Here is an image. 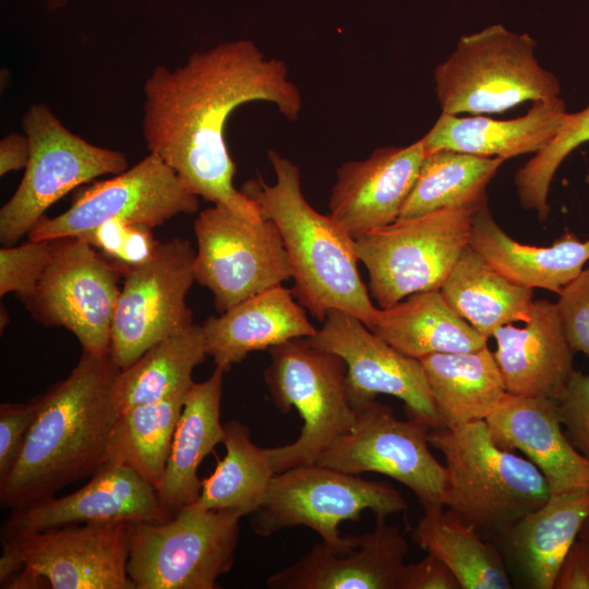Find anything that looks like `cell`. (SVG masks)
Returning a JSON list of instances; mask_svg holds the SVG:
<instances>
[{
	"label": "cell",
	"instance_id": "6da1fadb",
	"mask_svg": "<svg viewBox=\"0 0 589 589\" xmlns=\"http://www.w3.org/2000/svg\"><path fill=\"white\" fill-rule=\"evenodd\" d=\"M142 133L158 156L199 197L259 221V207L233 184L236 165L225 139L226 123L239 106L267 101L289 120L302 97L284 61L265 58L251 39L220 43L193 52L169 69L154 68L143 85Z\"/></svg>",
	"mask_w": 589,
	"mask_h": 589
},
{
	"label": "cell",
	"instance_id": "7a4b0ae2",
	"mask_svg": "<svg viewBox=\"0 0 589 589\" xmlns=\"http://www.w3.org/2000/svg\"><path fill=\"white\" fill-rule=\"evenodd\" d=\"M110 354L82 351L69 376L35 397L37 411L20 454L0 479V506L16 509L92 477L106 461L119 417Z\"/></svg>",
	"mask_w": 589,
	"mask_h": 589
},
{
	"label": "cell",
	"instance_id": "3957f363",
	"mask_svg": "<svg viewBox=\"0 0 589 589\" xmlns=\"http://www.w3.org/2000/svg\"><path fill=\"white\" fill-rule=\"evenodd\" d=\"M267 156L275 182L266 183L259 176L241 191L256 204L262 218L277 226L291 265L294 298L321 322L329 311L339 310L370 328L378 308L361 279L354 239L308 203L296 164L276 151Z\"/></svg>",
	"mask_w": 589,
	"mask_h": 589
},
{
	"label": "cell",
	"instance_id": "277c9868",
	"mask_svg": "<svg viewBox=\"0 0 589 589\" xmlns=\"http://www.w3.org/2000/svg\"><path fill=\"white\" fill-rule=\"evenodd\" d=\"M428 438L445 457L444 507L477 528L503 531L551 495L537 466L500 447L485 420L433 429Z\"/></svg>",
	"mask_w": 589,
	"mask_h": 589
},
{
	"label": "cell",
	"instance_id": "5b68a950",
	"mask_svg": "<svg viewBox=\"0 0 589 589\" xmlns=\"http://www.w3.org/2000/svg\"><path fill=\"white\" fill-rule=\"evenodd\" d=\"M536 41L502 25L461 36L434 70L443 113H502L526 101L560 97L557 77L536 58Z\"/></svg>",
	"mask_w": 589,
	"mask_h": 589
},
{
	"label": "cell",
	"instance_id": "8992f818",
	"mask_svg": "<svg viewBox=\"0 0 589 589\" xmlns=\"http://www.w3.org/2000/svg\"><path fill=\"white\" fill-rule=\"evenodd\" d=\"M271 362L264 378L277 409L291 408L303 424L291 444L267 448L274 472L314 464L354 424L356 412L345 387L347 365L308 337L294 338L268 349Z\"/></svg>",
	"mask_w": 589,
	"mask_h": 589
},
{
	"label": "cell",
	"instance_id": "52a82bcc",
	"mask_svg": "<svg viewBox=\"0 0 589 589\" xmlns=\"http://www.w3.org/2000/svg\"><path fill=\"white\" fill-rule=\"evenodd\" d=\"M242 516L191 504L165 521H130L128 575L135 589H216L232 568Z\"/></svg>",
	"mask_w": 589,
	"mask_h": 589
},
{
	"label": "cell",
	"instance_id": "ba28073f",
	"mask_svg": "<svg viewBox=\"0 0 589 589\" xmlns=\"http://www.w3.org/2000/svg\"><path fill=\"white\" fill-rule=\"evenodd\" d=\"M474 209L447 208L394 223L354 239L371 296L389 308L416 292L441 289L470 244Z\"/></svg>",
	"mask_w": 589,
	"mask_h": 589
},
{
	"label": "cell",
	"instance_id": "9c48e42d",
	"mask_svg": "<svg viewBox=\"0 0 589 589\" xmlns=\"http://www.w3.org/2000/svg\"><path fill=\"white\" fill-rule=\"evenodd\" d=\"M31 155L17 189L0 209V242L16 244L46 211L74 188L129 169L122 152L94 145L72 133L46 104L22 118Z\"/></svg>",
	"mask_w": 589,
	"mask_h": 589
},
{
	"label": "cell",
	"instance_id": "30bf717a",
	"mask_svg": "<svg viewBox=\"0 0 589 589\" xmlns=\"http://www.w3.org/2000/svg\"><path fill=\"white\" fill-rule=\"evenodd\" d=\"M407 507L401 493L386 482L314 462L275 473L262 504L249 517L261 537L305 526L322 541L335 543L344 520H357L363 510H371L376 522L385 521Z\"/></svg>",
	"mask_w": 589,
	"mask_h": 589
},
{
	"label": "cell",
	"instance_id": "8fae6325",
	"mask_svg": "<svg viewBox=\"0 0 589 589\" xmlns=\"http://www.w3.org/2000/svg\"><path fill=\"white\" fill-rule=\"evenodd\" d=\"M52 240L51 261L35 292L22 302L37 322L71 332L82 351L109 354L118 281L124 273L77 236Z\"/></svg>",
	"mask_w": 589,
	"mask_h": 589
},
{
	"label": "cell",
	"instance_id": "7c38bea8",
	"mask_svg": "<svg viewBox=\"0 0 589 589\" xmlns=\"http://www.w3.org/2000/svg\"><path fill=\"white\" fill-rule=\"evenodd\" d=\"M193 228L195 281L212 291L219 313L292 277L281 236L271 219L251 221L214 205L199 214Z\"/></svg>",
	"mask_w": 589,
	"mask_h": 589
},
{
	"label": "cell",
	"instance_id": "4fadbf2b",
	"mask_svg": "<svg viewBox=\"0 0 589 589\" xmlns=\"http://www.w3.org/2000/svg\"><path fill=\"white\" fill-rule=\"evenodd\" d=\"M22 569L1 588L135 589L127 521L88 522L1 539Z\"/></svg>",
	"mask_w": 589,
	"mask_h": 589
},
{
	"label": "cell",
	"instance_id": "5bb4252c",
	"mask_svg": "<svg viewBox=\"0 0 589 589\" xmlns=\"http://www.w3.org/2000/svg\"><path fill=\"white\" fill-rule=\"evenodd\" d=\"M194 260L191 242L172 238L159 242L149 261L123 275L109 351L120 370L155 344L193 324L187 294L195 281Z\"/></svg>",
	"mask_w": 589,
	"mask_h": 589
},
{
	"label": "cell",
	"instance_id": "9a60e30c",
	"mask_svg": "<svg viewBox=\"0 0 589 589\" xmlns=\"http://www.w3.org/2000/svg\"><path fill=\"white\" fill-rule=\"evenodd\" d=\"M353 426L339 436L317 464L347 473L375 472L412 491L423 509L444 506L446 468L432 455L425 423L400 420L376 399L354 409Z\"/></svg>",
	"mask_w": 589,
	"mask_h": 589
},
{
	"label": "cell",
	"instance_id": "2e32d148",
	"mask_svg": "<svg viewBox=\"0 0 589 589\" xmlns=\"http://www.w3.org/2000/svg\"><path fill=\"white\" fill-rule=\"evenodd\" d=\"M199 196L158 156L148 154L116 177L79 192L68 211L44 216L28 232V240L81 235L107 220L121 219L151 228L199 211Z\"/></svg>",
	"mask_w": 589,
	"mask_h": 589
},
{
	"label": "cell",
	"instance_id": "e0dca14e",
	"mask_svg": "<svg viewBox=\"0 0 589 589\" xmlns=\"http://www.w3.org/2000/svg\"><path fill=\"white\" fill-rule=\"evenodd\" d=\"M308 338L345 361L346 394L353 409L380 394L390 395L404 401L409 418L432 430L442 428L421 361L395 349L360 318L332 310L315 336Z\"/></svg>",
	"mask_w": 589,
	"mask_h": 589
},
{
	"label": "cell",
	"instance_id": "ac0fdd59",
	"mask_svg": "<svg viewBox=\"0 0 589 589\" xmlns=\"http://www.w3.org/2000/svg\"><path fill=\"white\" fill-rule=\"evenodd\" d=\"M173 515L155 486L137 472L106 462L77 491L12 509L2 525L1 539L88 522H159Z\"/></svg>",
	"mask_w": 589,
	"mask_h": 589
},
{
	"label": "cell",
	"instance_id": "d6986e66",
	"mask_svg": "<svg viewBox=\"0 0 589 589\" xmlns=\"http://www.w3.org/2000/svg\"><path fill=\"white\" fill-rule=\"evenodd\" d=\"M408 542L385 521L374 530L322 541L267 579L271 589H398Z\"/></svg>",
	"mask_w": 589,
	"mask_h": 589
},
{
	"label": "cell",
	"instance_id": "ffe728a7",
	"mask_svg": "<svg viewBox=\"0 0 589 589\" xmlns=\"http://www.w3.org/2000/svg\"><path fill=\"white\" fill-rule=\"evenodd\" d=\"M425 156L421 139L407 146H386L363 160L337 169L329 216L357 239L398 219Z\"/></svg>",
	"mask_w": 589,
	"mask_h": 589
},
{
	"label": "cell",
	"instance_id": "44dd1931",
	"mask_svg": "<svg viewBox=\"0 0 589 589\" xmlns=\"http://www.w3.org/2000/svg\"><path fill=\"white\" fill-rule=\"evenodd\" d=\"M485 421L500 447L518 449L537 466L551 494L589 490V460L563 431L555 399L506 393Z\"/></svg>",
	"mask_w": 589,
	"mask_h": 589
},
{
	"label": "cell",
	"instance_id": "7402d4cb",
	"mask_svg": "<svg viewBox=\"0 0 589 589\" xmlns=\"http://www.w3.org/2000/svg\"><path fill=\"white\" fill-rule=\"evenodd\" d=\"M492 337L507 393L560 398L576 371V352L566 337L556 303L533 301L522 327L505 324Z\"/></svg>",
	"mask_w": 589,
	"mask_h": 589
},
{
	"label": "cell",
	"instance_id": "603a6c76",
	"mask_svg": "<svg viewBox=\"0 0 589 589\" xmlns=\"http://www.w3.org/2000/svg\"><path fill=\"white\" fill-rule=\"evenodd\" d=\"M207 356L227 372L252 351L269 349L317 329L283 285L256 293L202 324Z\"/></svg>",
	"mask_w": 589,
	"mask_h": 589
},
{
	"label": "cell",
	"instance_id": "cb8c5ba5",
	"mask_svg": "<svg viewBox=\"0 0 589 589\" xmlns=\"http://www.w3.org/2000/svg\"><path fill=\"white\" fill-rule=\"evenodd\" d=\"M567 113L561 97L533 101L526 115L510 120L442 112L421 141L425 154L449 149L505 160L544 148L561 130Z\"/></svg>",
	"mask_w": 589,
	"mask_h": 589
},
{
	"label": "cell",
	"instance_id": "d4e9b609",
	"mask_svg": "<svg viewBox=\"0 0 589 589\" xmlns=\"http://www.w3.org/2000/svg\"><path fill=\"white\" fill-rule=\"evenodd\" d=\"M470 245L508 280L560 293L589 260V238L565 232L551 247L521 244L493 219L488 204L473 215Z\"/></svg>",
	"mask_w": 589,
	"mask_h": 589
},
{
	"label": "cell",
	"instance_id": "484cf974",
	"mask_svg": "<svg viewBox=\"0 0 589 589\" xmlns=\"http://www.w3.org/2000/svg\"><path fill=\"white\" fill-rule=\"evenodd\" d=\"M224 371L189 389L176 426L170 455L157 488L161 503L173 514L193 504L200 496L202 480L197 476L203 459L223 443L220 423Z\"/></svg>",
	"mask_w": 589,
	"mask_h": 589
},
{
	"label": "cell",
	"instance_id": "4316f807",
	"mask_svg": "<svg viewBox=\"0 0 589 589\" xmlns=\"http://www.w3.org/2000/svg\"><path fill=\"white\" fill-rule=\"evenodd\" d=\"M589 515V490L551 494L505 532L508 549L528 587L554 589L561 565Z\"/></svg>",
	"mask_w": 589,
	"mask_h": 589
},
{
	"label": "cell",
	"instance_id": "83f0119b",
	"mask_svg": "<svg viewBox=\"0 0 589 589\" xmlns=\"http://www.w3.org/2000/svg\"><path fill=\"white\" fill-rule=\"evenodd\" d=\"M370 329L401 353L419 360L488 346V339L449 306L440 289L416 292L389 308H380Z\"/></svg>",
	"mask_w": 589,
	"mask_h": 589
},
{
	"label": "cell",
	"instance_id": "f1b7e54d",
	"mask_svg": "<svg viewBox=\"0 0 589 589\" xmlns=\"http://www.w3.org/2000/svg\"><path fill=\"white\" fill-rule=\"evenodd\" d=\"M442 428L485 420L506 395L494 353L486 347L420 359Z\"/></svg>",
	"mask_w": 589,
	"mask_h": 589
},
{
	"label": "cell",
	"instance_id": "f546056e",
	"mask_svg": "<svg viewBox=\"0 0 589 589\" xmlns=\"http://www.w3.org/2000/svg\"><path fill=\"white\" fill-rule=\"evenodd\" d=\"M440 290L449 306L486 339L505 324L525 323L533 302V289L505 278L470 244Z\"/></svg>",
	"mask_w": 589,
	"mask_h": 589
},
{
	"label": "cell",
	"instance_id": "4dcf8cb0",
	"mask_svg": "<svg viewBox=\"0 0 589 589\" xmlns=\"http://www.w3.org/2000/svg\"><path fill=\"white\" fill-rule=\"evenodd\" d=\"M206 357L202 325L194 323L155 344L117 374L112 394L119 414L188 392L193 370Z\"/></svg>",
	"mask_w": 589,
	"mask_h": 589
},
{
	"label": "cell",
	"instance_id": "1f68e13d",
	"mask_svg": "<svg viewBox=\"0 0 589 589\" xmlns=\"http://www.w3.org/2000/svg\"><path fill=\"white\" fill-rule=\"evenodd\" d=\"M423 510L412 539L447 565L461 589L512 588L503 557L479 537L476 526L445 512L444 506Z\"/></svg>",
	"mask_w": 589,
	"mask_h": 589
},
{
	"label": "cell",
	"instance_id": "d6a6232c",
	"mask_svg": "<svg viewBox=\"0 0 589 589\" xmlns=\"http://www.w3.org/2000/svg\"><path fill=\"white\" fill-rule=\"evenodd\" d=\"M503 161L449 149L426 153L398 218L447 208H481L486 205V187Z\"/></svg>",
	"mask_w": 589,
	"mask_h": 589
},
{
	"label": "cell",
	"instance_id": "836d02e7",
	"mask_svg": "<svg viewBox=\"0 0 589 589\" xmlns=\"http://www.w3.org/2000/svg\"><path fill=\"white\" fill-rule=\"evenodd\" d=\"M226 454L214 472L202 480L195 506L207 510H231L250 516L262 504L275 474L267 448L255 445L250 428L238 420L225 425Z\"/></svg>",
	"mask_w": 589,
	"mask_h": 589
},
{
	"label": "cell",
	"instance_id": "e575fe53",
	"mask_svg": "<svg viewBox=\"0 0 589 589\" xmlns=\"http://www.w3.org/2000/svg\"><path fill=\"white\" fill-rule=\"evenodd\" d=\"M188 392L120 413L109 440L105 464L128 467L157 490Z\"/></svg>",
	"mask_w": 589,
	"mask_h": 589
},
{
	"label": "cell",
	"instance_id": "d590c367",
	"mask_svg": "<svg viewBox=\"0 0 589 589\" xmlns=\"http://www.w3.org/2000/svg\"><path fill=\"white\" fill-rule=\"evenodd\" d=\"M589 142V106L567 113L556 136L534 154L514 177L521 206L534 211L540 221L549 217L548 203L552 179L562 161L578 146Z\"/></svg>",
	"mask_w": 589,
	"mask_h": 589
},
{
	"label": "cell",
	"instance_id": "8d00e7d4",
	"mask_svg": "<svg viewBox=\"0 0 589 589\" xmlns=\"http://www.w3.org/2000/svg\"><path fill=\"white\" fill-rule=\"evenodd\" d=\"M77 237L99 250L124 274L149 261L159 245L153 228L121 219L107 220Z\"/></svg>",
	"mask_w": 589,
	"mask_h": 589
},
{
	"label": "cell",
	"instance_id": "74e56055",
	"mask_svg": "<svg viewBox=\"0 0 589 589\" xmlns=\"http://www.w3.org/2000/svg\"><path fill=\"white\" fill-rule=\"evenodd\" d=\"M53 253V240H28L21 245L0 249V296L14 292L21 301L37 287Z\"/></svg>",
	"mask_w": 589,
	"mask_h": 589
},
{
	"label": "cell",
	"instance_id": "f35d334b",
	"mask_svg": "<svg viewBox=\"0 0 589 589\" xmlns=\"http://www.w3.org/2000/svg\"><path fill=\"white\" fill-rule=\"evenodd\" d=\"M556 306L572 348L589 357V267L563 288Z\"/></svg>",
	"mask_w": 589,
	"mask_h": 589
},
{
	"label": "cell",
	"instance_id": "ab89813d",
	"mask_svg": "<svg viewBox=\"0 0 589 589\" xmlns=\"http://www.w3.org/2000/svg\"><path fill=\"white\" fill-rule=\"evenodd\" d=\"M556 402L568 440L589 460V374L575 371Z\"/></svg>",
	"mask_w": 589,
	"mask_h": 589
},
{
	"label": "cell",
	"instance_id": "60d3db41",
	"mask_svg": "<svg viewBox=\"0 0 589 589\" xmlns=\"http://www.w3.org/2000/svg\"><path fill=\"white\" fill-rule=\"evenodd\" d=\"M37 411L36 399L0 405V479H3L24 444Z\"/></svg>",
	"mask_w": 589,
	"mask_h": 589
},
{
	"label": "cell",
	"instance_id": "b9f144b4",
	"mask_svg": "<svg viewBox=\"0 0 589 589\" xmlns=\"http://www.w3.org/2000/svg\"><path fill=\"white\" fill-rule=\"evenodd\" d=\"M398 589H461L447 565L432 553L417 563L406 564Z\"/></svg>",
	"mask_w": 589,
	"mask_h": 589
},
{
	"label": "cell",
	"instance_id": "7bdbcfd3",
	"mask_svg": "<svg viewBox=\"0 0 589 589\" xmlns=\"http://www.w3.org/2000/svg\"><path fill=\"white\" fill-rule=\"evenodd\" d=\"M554 589H589V542L577 538L556 576Z\"/></svg>",
	"mask_w": 589,
	"mask_h": 589
},
{
	"label": "cell",
	"instance_id": "ee69618b",
	"mask_svg": "<svg viewBox=\"0 0 589 589\" xmlns=\"http://www.w3.org/2000/svg\"><path fill=\"white\" fill-rule=\"evenodd\" d=\"M31 145L25 133H10L0 142V176L26 168Z\"/></svg>",
	"mask_w": 589,
	"mask_h": 589
},
{
	"label": "cell",
	"instance_id": "f6af8a7d",
	"mask_svg": "<svg viewBox=\"0 0 589 589\" xmlns=\"http://www.w3.org/2000/svg\"><path fill=\"white\" fill-rule=\"evenodd\" d=\"M70 1L71 0H45L46 10L48 13H53L68 5Z\"/></svg>",
	"mask_w": 589,
	"mask_h": 589
},
{
	"label": "cell",
	"instance_id": "bcb514c9",
	"mask_svg": "<svg viewBox=\"0 0 589 589\" xmlns=\"http://www.w3.org/2000/svg\"><path fill=\"white\" fill-rule=\"evenodd\" d=\"M578 538L589 542V515L584 520L581 528L578 532Z\"/></svg>",
	"mask_w": 589,
	"mask_h": 589
},
{
	"label": "cell",
	"instance_id": "7dc6e473",
	"mask_svg": "<svg viewBox=\"0 0 589 589\" xmlns=\"http://www.w3.org/2000/svg\"><path fill=\"white\" fill-rule=\"evenodd\" d=\"M8 322H9L8 312L7 310H3L1 308V329H3V327L8 324Z\"/></svg>",
	"mask_w": 589,
	"mask_h": 589
}]
</instances>
